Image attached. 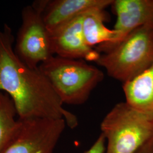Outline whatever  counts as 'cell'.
<instances>
[{
    "instance_id": "3",
    "label": "cell",
    "mask_w": 153,
    "mask_h": 153,
    "mask_svg": "<svg viewBox=\"0 0 153 153\" xmlns=\"http://www.w3.org/2000/svg\"><path fill=\"white\" fill-rule=\"evenodd\" d=\"M100 129L105 153H137L153 138V117L120 102L104 117Z\"/></svg>"
},
{
    "instance_id": "6",
    "label": "cell",
    "mask_w": 153,
    "mask_h": 153,
    "mask_svg": "<svg viewBox=\"0 0 153 153\" xmlns=\"http://www.w3.org/2000/svg\"><path fill=\"white\" fill-rule=\"evenodd\" d=\"M19 122L16 136L2 153H53L66 126L64 119H19Z\"/></svg>"
},
{
    "instance_id": "10",
    "label": "cell",
    "mask_w": 153,
    "mask_h": 153,
    "mask_svg": "<svg viewBox=\"0 0 153 153\" xmlns=\"http://www.w3.org/2000/svg\"><path fill=\"white\" fill-rule=\"evenodd\" d=\"M104 10L94 9L82 16V33L85 40L91 48L97 45L98 52L104 53L112 49L117 44L118 33L114 29L107 27Z\"/></svg>"
},
{
    "instance_id": "9",
    "label": "cell",
    "mask_w": 153,
    "mask_h": 153,
    "mask_svg": "<svg viewBox=\"0 0 153 153\" xmlns=\"http://www.w3.org/2000/svg\"><path fill=\"white\" fill-rule=\"evenodd\" d=\"M112 5L117 16L114 29L118 33L115 46L137 28L153 25V0H115Z\"/></svg>"
},
{
    "instance_id": "4",
    "label": "cell",
    "mask_w": 153,
    "mask_h": 153,
    "mask_svg": "<svg viewBox=\"0 0 153 153\" xmlns=\"http://www.w3.org/2000/svg\"><path fill=\"white\" fill-rule=\"evenodd\" d=\"M96 62L123 83L138 76L153 63V25L137 28Z\"/></svg>"
},
{
    "instance_id": "11",
    "label": "cell",
    "mask_w": 153,
    "mask_h": 153,
    "mask_svg": "<svg viewBox=\"0 0 153 153\" xmlns=\"http://www.w3.org/2000/svg\"><path fill=\"white\" fill-rule=\"evenodd\" d=\"M123 84L126 102L138 111L153 117V63L138 76Z\"/></svg>"
},
{
    "instance_id": "12",
    "label": "cell",
    "mask_w": 153,
    "mask_h": 153,
    "mask_svg": "<svg viewBox=\"0 0 153 153\" xmlns=\"http://www.w3.org/2000/svg\"><path fill=\"white\" fill-rule=\"evenodd\" d=\"M14 104L5 93L0 91V153L16 136L19 127V119Z\"/></svg>"
},
{
    "instance_id": "8",
    "label": "cell",
    "mask_w": 153,
    "mask_h": 153,
    "mask_svg": "<svg viewBox=\"0 0 153 153\" xmlns=\"http://www.w3.org/2000/svg\"><path fill=\"white\" fill-rule=\"evenodd\" d=\"M114 0H47L42 12L45 26L49 34L88 11L104 10Z\"/></svg>"
},
{
    "instance_id": "13",
    "label": "cell",
    "mask_w": 153,
    "mask_h": 153,
    "mask_svg": "<svg viewBox=\"0 0 153 153\" xmlns=\"http://www.w3.org/2000/svg\"><path fill=\"white\" fill-rule=\"evenodd\" d=\"M105 140L100 134L93 145L84 153H105Z\"/></svg>"
},
{
    "instance_id": "7",
    "label": "cell",
    "mask_w": 153,
    "mask_h": 153,
    "mask_svg": "<svg viewBox=\"0 0 153 153\" xmlns=\"http://www.w3.org/2000/svg\"><path fill=\"white\" fill-rule=\"evenodd\" d=\"M81 15L50 33L54 55L61 57L88 61L98 60L100 54L86 44L82 33Z\"/></svg>"
},
{
    "instance_id": "2",
    "label": "cell",
    "mask_w": 153,
    "mask_h": 153,
    "mask_svg": "<svg viewBox=\"0 0 153 153\" xmlns=\"http://www.w3.org/2000/svg\"><path fill=\"white\" fill-rule=\"evenodd\" d=\"M39 68L47 77L63 104L85 103L104 78L99 68L84 61L53 56Z\"/></svg>"
},
{
    "instance_id": "14",
    "label": "cell",
    "mask_w": 153,
    "mask_h": 153,
    "mask_svg": "<svg viewBox=\"0 0 153 153\" xmlns=\"http://www.w3.org/2000/svg\"><path fill=\"white\" fill-rule=\"evenodd\" d=\"M137 153H153V138L146 143Z\"/></svg>"
},
{
    "instance_id": "5",
    "label": "cell",
    "mask_w": 153,
    "mask_h": 153,
    "mask_svg": "<svg viewBox=\"0 0 153 153\" xmlns=\"http://www.w3.org/2000/svg\"><path fill=\"white\" fill-rule=\"evenodd\" d=\"M46 0L35 1L23 7L22 25L17 33L15 53L30 68H36L54 56L51 36L45 26L42 12Z\"/></svg>"
},
{
    "instance_id": "1",
    "label": "cell",
    "mask_w": 153,
    "mask_h": 153,
    "mask_svg": "<svg viewBox=\"0 0 153 153\" xmlns=\"http://www.w3.org/2000/svg\"><path fill=\"white\" fill-rule=\"evenodd\" d=\"M11 28L4 25L0 31V91L13 100L18 119H64L74 128L76 116L63 107L51 84L38 68H30L16 55Z\"/></svg>"
}]
</instances>
